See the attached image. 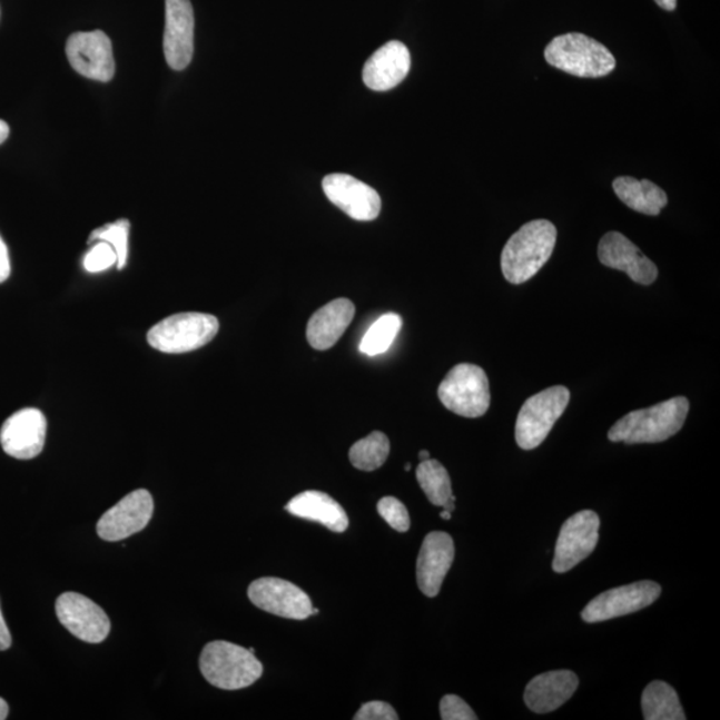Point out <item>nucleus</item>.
Returning a JSON list of instances; mask_svg holds the SVG:
<instances>
[{
  "instance_id": "obj_34",
  "label": "nucleus",
  "mask_w": 720,
  "mask_h": 720,
  "mask_svg": "<svg viewBox=\"0 0 720 720\" xmlns=\"http://www.w3.org/2000/svg\"><path fill=\"white\" fill-rule=\"evenodd\" d=\"M12 638L9 628L4 622L2 610H0V651H6L11 648Z\"/></svg>"
},
{
  "instance_id": "obj_13",
  "label": "nucleus",
  "mask_w": 720,
  "mask_h": 720,
  "mask_svg": "<svg viewBox=\"0 0 720 720\" xmlns=\"http://www.w3.org/2000/svg\"><path fill=\"white\" fill-rule=\"evenodd\" d=\"M154 514V500L147 490L132 491L100 517L98 535L106 542H119L147 527Z\"/></svg>"
},
{
  "instance_id": "obj_16",
  "label": "nucleus",
  "mask_w": 720,
  "mask_h": 720,
  "mask_svg": "<svg viewBox=\"0 0 720 720\" xmlns=\"http://www.w3.org/2000/svg\"><path fill=\"white\" fill-rule=\"evenodd\" d=\"M195 19L190 0H166L164 51L172 70H185L194 56Z\"/></svg>"
},
{
  "instance_id": "obj_20",
  "label": "nucleus",
  "mask_w": 720,
  "mask_h": 720,
  "mask_svg": "<svg viewBox=\"0 0 720 720\" xmlns=\"http://www.w3.org/2000/svg\"><path fill=\"white\" fill-rule=\"evenodd\" d=\"M578 686L579 679L573 671L544 672L527 684L524 702L536 714H548L566 703L575 694Z\"/></svg>"
},
{
  "instance_id": "obj_31",
  "label": "nucleus",
  "mask_w": 720,
  "mask_h": 720,
  "mask_svg": "<svg viewBox=\"0 0 720 720\" xmlns=\"http://www.w3.org/2000/svg\"><path fill=\"white\" fill-rule=\"evenodd\" d=\"M441 718L443 720H476L473 709L456 696H446L441 701Z\"/></svg>"
},
{
  "instance_id": "obj_35",
  "label": "nucleus",
  "mask_w": 720,
  "mask_h": 720,
  "mask_svg": "<svg viewBox=\"0 0 720 720\" xmlns=\"http://www.w3.org/2000/svg\"><path fill=\"white\" fill-rule=\"evenodd\" d=\"M655 2L665 11H674L677 9V0H655Z\"/></svg>"
},
{
  "instance_id": "obj_29",
  "label": "nucleus",
  "mask_w": 720,
  "mask_h": 720,
  "mask_svg": "<svg viewBox=\"0 0 720 720\" xmlns=\"http://www.w3.org/2000/svg\"><path fill=\"white\" fill-rule=\"evenodd\" d=\"M378 513L398 533H406L410 529L408 511L400 500L394 496H385L378 503Z\"/></svg>"
},
{
  "instance_id": "obj_11",
  "label": "nucleus",
  "mask_w": 720,
  "mask_h": 720,
  "mask_svg": "<svg viewBox=\"0 0 720 720\" xmlns=\"http://www.w3.org/2000/svg\"><path fill=\"white\" fill-rule=\"evenodd\" d=\"M248 598L258 609L296 621L313 615L312 599L298 585L279 578H260L248 588Z\"/></svg>"
},
{
  "instance_id": "obj_39",
  "label": "nucleus",
  "mask_w": 720,
  "mask_h": 720,
  "mask_svg": "<svg viewBox=\"0 0 720 720\" xmlns=\"http://www.w3.org/2000/svg\"><path fill=\"white\" fill-rule=\"evenodd\" d=\"M441 517H442V520L450 521V520H451V513H450V511H447V510H443V511H442V513H441Z\"/></svg>"
},
{
  "instance_id": "obj_36",
  "label": "nucleus",
  "mask_w": 720,
  "mask_h": 720,
  "mask_svg": "<svg viewBox=\"0 0 720 720\" xmlns=\"http://www.w3.org/2000/svg\"><path fill=\"white\" fill-rule=\"evenodd\" d=\"M10 136V127L4 122V120L0 119V145L6 142V139L9 138Z\"/></svg>"
},
{
  "instance_id": "obj_21",
  "label": "nucleus",
  "mask_w": 720,
  "mask_h": 720,
  "mask_svg": "<svg viewBox=\"0 0 720 720\" xmlns=\"http://www.w3.org/2000/svg\"><path fill=\"white\" fill-rule=\"evenodd\" d=\"M354 315V303L346 298L335 299L319 308L308 320L306 336L309 345L319 352L334 347Z\"/></svg>"
},
{
  "instance_id": "obj_17",
  "label": "nucleus",
  "mask_w": 720,
  "mask_h": 720,
  "mask_svg": "<svg viewBox=\"0 0 720 720\" xmlns=\"http://www.w3.org/2000/svg\"><path fill=\"white\" fill-rule=\"evenodd\" d=\"M598 257L602 265L629 275L635 284L649 286L658 278V268L623 234L611 231L599 241Z\"/></svg>"
},
{
  "instance_id": "obj_12",
  "label": "nucleus",
  "mask_w": 720,
  "mask_h": 720,
  "mask_svg": "<svg viewBox=\"0 0 720 720\" xmlns=\"http://www.w3.org/2000/svg\"><path fill=\"white\" fill-rule=\"evenodd\" d=\"M59 622L73 637L87 643L103 642L110 634L111 623L102 608L77 592H65L56 604Z\"/></svg>"
},
{
  "instance_id": "obj_23",
  "label": "nucleus",
  "mask_w": 720,
  "mask_h": 720,
  "mask_svg": "<svg viewBox=\"0 0 720 720\" xmlns=\"http://www.w3.org/2000/svg\"><path fill=\"white\" fill-rule=\"evenodd\" d=\"M612 187L617 197L631 210L651 215V217L661 214L669 201L668 194L650 180L621 177L614 180Z\"/></svg>"
},
{
  "instance_id": "obj_9",
  "label": "nucleus",
  "mask_w": 720,
  "mask_h": 720,
  "mask_svg": "<svg viewBox=\"0 0 720 720\" xmlns=\"http://www.w3.org/2000/svg\"><path fill=\"white\" fill-rule=\"evenodd\" d=\"M661 592V584L652 581L635 582L605 591L585 605L582 619L588 623H598L632 614L649 608Z\"/></svg>"
},
{
  "instance_id": "obj_25",
  "label": "nucleus",
  "mask_w": 720,
  "mask_h": 720,
  "mask_svg": "<svg viewBox=\"0 0 720 720\" xmlns=\"http://www.w3.org/2000/svg\"><path fill=\"white\" fill-rule=\"evenodd\" d=\"M416 480L423 493L434 506L444 507L453 497V487L446 467L441 462L430 460L421 462L416 469Z\"/></svg>"
},
{
  "instance_id": "obj_8",
  "label": "nucleus",
  "mask_w": 720,
  "mask_h": 720,
  "mask_svg": "<svg viewBox=\"0 0 720 720\" xmlns=\"http://www.w3.org/2000/svg\"><path fill=\"white\" fill-rule=\"evenodd\" d=\"M599 527L601 520L591 510H583L563 523L555 546V573H568L594 553L599 541Z\"/></svg>"
},
{
  "instance_id": "obj_40",
  "label": "nucleus",
  "mask_w": 720,
  "mask_h": 720,
  "mask_svg": "<svg viewBox=\"0 0 720 720\" xmlns=\"http://www.w3.org/2000/svg\"><path fill=\"white\" fill-rule=\"evenodd\" d=\"M410 470H412V464L407 463L406 464V471H410Z\"/></svg>"
},
{
  "instance_id": "obj_33",
  "label": "nucleus",
  "mask_w": 720,
  "mask_h": 720,
  "mask_svg": "<svg viewBox=\"0 0 720 720\" xmlns=\"http://www.w3.org/2000/svg\"><path fill=\"white\" fill-rule=\"evenodd\" d=\"M10 274H11V265H10L9 250H7V246L3 239L0 238V284H3V282L9 279Z\"/></svg>"
},
{
  "instance_id": "obj_19",
  "label": "nucleus",
  "mask_w": 720,
  "mask_h": 720,
  "mask_svg": "<svg viewBox=\"0 0 720 720\" xmlns=\"http://www.w3.org/2000/svg\"><path fill=\"white\" fill-rule=\"evenodd\" d=\"M412 67V56L398 40L382 46L363 67V82L374 91H387L401 85Z\"/></svg>"
},
{
  "instance_id": "obj_15",
  "label": "nucleus",
  "mask_w": 720,
  "mask_h": 720,
  "mask_svg": "<svg viewBox=\"0 0 720 720\" xmlns=\"http://www.w3.org/2000/svg\"><path fill=\"white\" fill-rule=\"evenodd\" d=\"M47 421L38 408H23L12 414L0 430V443L7 455L16 460H32L42 453Z\"/></svg>"
},
{
  "instance_id": "obj_18",
  "label": "nucleus",
  "mask_w": 720,
  "mask_h": 720,
  "mask_svg": "<svg viewBox=\"0 0 720 720\" xmlns=\"http://www.w3.org/2000/svg\"><path fill=\"white\" fill-rule=\"evenodd\" d=\"M454 556V541L447 533L434 531L425 537L416 562V581L423 594L428 598L440 594Z\"/></svg>"
},
{
  "instance_id": "obj_28",
  "label": "nucleus",
  "mask_w": 720,
  "mask_h": 720,
  "mask_svg": "<svg viewBox=\"0 0 720 720\" xmlns=\"http://www.w3.org/2000/svg\"><path fill=\"white\" fill-rule=\"evenodd\" d=\"M129 233L130 221L120 219L93 231L90 235L89 244H96L98 240H103L107 241V244H110L117 253L118 270H122V268L126 267L127 258H129Z\"/></svg>"
},
{
  "instance_id": "obj_26",
  "label": "nucleus",
  "mask_w": 720,
  "mask_h": 720,
  "mask_svg": "<svg viewBox=\"0 0 720 720\" xmlns=\"http://www.w3.org/2000/svg\"><path fill=\"white\" fill-rule=\"evenodd\" d=\"M389 455L388 437L381 433L374 432L363 440L356 442L349 448V462L355 469L362 471H375L385 464Z\"/></svg>"
},
{
  "instance_id": "obj_10",
  "label": "nucleus",
  "mask_w": 720,
  "mask_h": 720,
  "mask_svg": "<svg viewBox=\"0 0 720 720\" xmlns=\"http://www.w3.org/2000/svg\"><path fill=\"white\" fill-rule=\"evenodd\" d=\"M66 53L72 69L85 78L110 82L116 76L112 43L103 31L72 33Z\"/></svg>"
},
{
  "instance_id": "obj_7",
  "label": "nucleus",
  "mask_w": 720,
  "mask_h": 720,
  "mask_svg": "<svg viewBox=\"0 0 720 720\" xmlns=\"http://www.w3.org/2000/svg\"><path fill=\"white\" fill-rule=\"evenodd\" d=\"M570 402L568 387L554 386L531 396L517 414L515 440L523 450H534L546 441Z\"/></svg>"
},
{
  "instance_id": "obj_14",
  "label": "nucleus",
  "mask_w": 720,
  "mask_h": 720,
  "mask_svg": "<svg viewBox=\"0 0 720 720\" xmlns=\"http://www.w3.org/2000/svg\"><path fill=\"white\" fill-rule=\"evenodd\" d=\"M322 186L328 200L349 218L369 221L379 217V194L352 175L329 174L323 179Z\"/></svg>"
},
{
  "instance_id": "obj_4",
  "label": "nucleus",
  "mask_w": 720,
  "mask_h": 720,
  "mask_svg": "<svg viewBox=\"0 0 720 720\" xmlns=\"http://www.w3.org/2000/svg\"><path fill=\"white\" fill-rule=\"evenodd\" d=\"M544 59L555 69L579 78H602L614 71L617 60L608 47L583 33H564L551 40Z\"/></svg>"
},
{
  "instance_id": "obj_37",
  "label": "nucleus",
  "mask_w": 720,
  "mask_h": 720,
  "mask_svg": "<svg viewBox=\"0 0 720 720\" xmlns=\"http://www.w3.org/2000/svg\"><path fill=\"white\" fill-rule=\"evenodd\" d=\"M7 717H9V704L0 698V720H4Z\"/></svg>"
},
{
  "instance_id": "obj_2",
  "label": "nucleus",
  "mask_w": 720,
  "mask_h": 720,
  "mask_svg": "<svg viewBox=\"0 0 720 720\" xmlns=\"http://www.w3.org/2000/svg\"><path fill=\"white\" fill-rule=\"evenodd\" d=\"M690 402L677 396L650 408L637 410L619 420L609 432L611 442L628 444L659 443L681 432L688 418Z\"/></svg>"
},
{
  "instance_id": "obj_22",
  "label": "nucleus",
  "mask_w": 720,
  "mask_h": 720,
  "mask_svg": "<svg viewBox=\"0 0 720 720\" xmlns=\"http://www.w3.org/2000/svg\"><path fill=\"white\" fill-rule=\"evenodd\" d=\"M286 511L303 520L320 523L334 533H345L348 527L345 509L320 491L309 490L296 495L286 504Z\"/></svg>"
},
{
  "instance_id": "obj_24",
  "label": "nucleus",
  "mask_w": 720,
  "mask_h": 720,
  "mask_svg": "<svg viewBox=\"0 0 720 720\" xmlns=\"http://www.w3.org/2000/svg\"><path fill=\"white\" fill-rule=\"evenodd\" d=\"M642 710L645 720H686L677 691L662 681L652 682L645 688Z\"/></svg>"
},
{
  "instance_id": "obj_6",
  "label": "nucleus",
  "mask_w": 720,
  "mask_h": 720,
  "mask_svg": "<svg viewBox=\"0 0 720 720\" xmlns=\"http://www.w3.org/2000/svg\"><path fill=\"white\" fill-rule=\"evenodd\" d=\"M443 406L464 418H480L491 402L490 383L480 366L461 363L451 368L437 388Z\"/></svg>"
},
{
  "instance_id": "obj_30",
  "label": "nucleus",
  "mask_w": 720,
  "mask_h": 720,
  "mask_svg": "<svg viewBox=\"0 0 720 720\" xmlns=\"http://www.w3.org/2000/svg\"><path fill=\"white\" fill-rule=\"evenodd\" d=\"M118 257L116 250L107 241L98 240L91 250L86 254L83 267L87 273L98 274L117 266Z\"/></svg>"
},
{
  "instance_id": "obj_3",
  "label": "nucleus",
  "mask_w": 720,
  "mask_h": 720,
  "mask_svg": "<svg viewBox=\"0 0 720 720\" xmlns=\"http://www.w3.org/2000/svg\"><path fill=\"white\" fill-rule=\"evenodd\" d=\"M201 674L221 690H240L264 674V665L251 650L225 641L208 643L199 659Z\"/></svg>"
},
{
  "instance_id": "obj_1",
  "label": "nucleus",
  "mask_w": 720,
  "mask_h": 720,
  "mask_svg": "<svg viewBox=\"0 0 720 720\" xmlns=\"http://www.w3.org/2000/svg\"><path fill=\"white\" fill-rule=\"evenodd\" d=\"M556 227L546 219L522 226L504 246L501 268L510 284L522 285L540 273L553 255Z\"/></svg>"
},
{
  "instance_id": "obj_5",
  "label": "nucleus",
  "mask_w": 720,
  "mask_h": 720,
  "mask_svg": "<svg viewBox=\"0 0 720 720\" xmlns=\"http://www.w3.org/2000/svg\"><path fill=\"white\" fill-rule=\"evenodd\" d=\"M219 332V320L214 315L181 313L155 325L147 334L148 345L165 354L195 352L210 343Z\"/></svg>"
},
{
  "instance_id": "obj_38",
  "label": "nucleus",
  "mask_w": 720,
  "mask_h": 720,
  "mask_svg": "<svg viewBox=\"0 0 720 720\" xmlns=\"http://www.w3.org/2000/svg\"><path fill=\"white\" fill-rule=\"evenodd\" d=\"M421 462L430 460V453L427 450H422L420 453Z\"/></svg>"
},
{
  "instance_id": "obj_32",
  "label": "nucleus",
  "mask_w": 720,
  "mask_h": 720,
  "mask_svg": "<svg viewBox=\"0 0 720 720\" xmlns=\"http://www.w3.org/2000/svg\"><path fill=\"white\" fill-rule=\"evenodd\" d=\"M355 720H396L400 719L392 704L385 702H368L356 712Z\"/></svg>"
},
{
  "instance_id": "obj_27",
  "label": "nucleus",
  "mask_w": 720,
  "mask_h": 720,
  "mask_svg": "<svg viewBox=\"0 0 720 720\" xmlns=\"http://www.w3.org/2000/svg\"><path fill=\"white\" fill-rule=\"evenodd\" d=\"M402 318L398 314H386L374 323L363 336L359 345L361 353L368 356L385 354L398 336Z\"/></svg>"
}]
</instances>
